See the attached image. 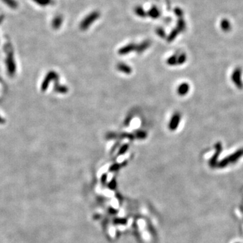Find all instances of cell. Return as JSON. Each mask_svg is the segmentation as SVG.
Wrapping results in <instances>:
<instances>
[{"label": "cell", "mask_w": 243, "mask_h": 243, "mask_svg": "<svg viewBox=\"0 0 243 243\" xmlns=\"http://www.w3.org/2000/svg\"><path fill=\"white\" fill-rule=\"evenodd\" d=\"M180 120V116L179 113H176L172 116V120L170 121L169 126V127L171 131H175V130L177 128L178 124H179Z\"/></svg>", "instance_id": "6da1fadb"}, {"label": "cell", "mask_w": 243, "mask_h": 243, "mask_svg": "<svg viewBox=\"0 0 243 243\" xmlns=\"http://www.w3.org/2000/svg\"><path fill=\"white\" fill-rule=\"evenodd\" d=\"M189 90L188 84L186 83H183L180 84L179 87L178 88V93L180 95H184L188 93Z\"/></svg>", "instance_id": "7a4b0ae2"}, {"label": "cell", "mask_w": 243, "mask_h": 243, "mask_svg": "<svg viewBox=\"0 0 243 243\" xmlns=\"http://www.w3.org/2000/svg\"><path fill=\"white\" fill-rule=\"evenodd\" d=\"M117 69H118L120 72L126 73V74H130V73H131L132 72L131 67L128 66L126 64H118Z\"/></svg>", "instance_id": "3957f363"}, {"label": "cell", "mask_w": 243, "mask_h": 243, "mask_svg": "<svg viewBox=\"0 0 243 243\" xmlns=\"http://www.w3.org/2000/svg\"><path fill=\"white\" fill-rule=\"evenodd\" d=\"M2 1L10 7L16 8L17 7V3L14 0H2Z\"/></svg>", "instance_id": "277c9868"}, {"label": "cell", "mask_w": 243, "mask_h": 243, "mask_svg": "<svg viewBox=\"0 0 243 243\" xmlns=\"http://www.w3.org/2000/svg\"><path fill=\"white\" fill-rule=\"evenodd\" d=\"M135 136L136 138H138V139H145L146 136H147V135H146V133L144 131H138L136 132Z\"/></svg>", "instance_id": "5b68a950"}, {"label": "cell", "mask_w": 243, "mask_h": 243, "mask_svg": "<svg viewBox=\"0 0 243 243\" xmlns=\"http://www.w3.org/2000/svg\"><path fill=\"white\" fill-rule=\"evenodd\" d=\"M33 1L37 4H39V5H40L42 6L47 5V4L50 2V0H33Z\"/></svg>", "instance_id": "8992f818"}, {"label": "cell", "mask_w": 243, "mask_h": 243, "mask_svg": "<svg viewBox=\"0 0 243 243\" xmlns=\"http://www.w3.org/2000/svg\"><path fill=\"white\" fill-rule=\"evenodd\" d=\"M127 149H128V145H123L122 147L120 148L118 154H119V155H121V154L124 153L126 151V150H127Z\"/></svg>", "instance_id": "52a82bcc"}, {"label": "cell", "mask_w": 243, "mask_h": 243, "mask_svg": "<svg viewBox=\"0 0 243 243\" xmlns=\"http://www.w3.org/2000/svg\"><path fill=\"white\" fill-rule=\"evenodd\" d=\"M176 60L175 58H173V57H172V58H170V59L168 60V63L169 65L175 64H176V60Z\"/></svg>", "instance_id": "ba28073f"}, {"label": "cell", "mask_w": 243, "mask_h": 243, "mask_svg": "<svg viewBox=\"0 0 243 243\" xmlns=\"http://www.w3.org/2000/svg\"><path fill=\"white\" fill-rule=\"evenodd\" d=\"M116 135H115L114 133H111V134H109V135H107V138L109 139H113V138H116Z\"/></svg>", "instance_id": "9c48e42d"}]
</instances>
